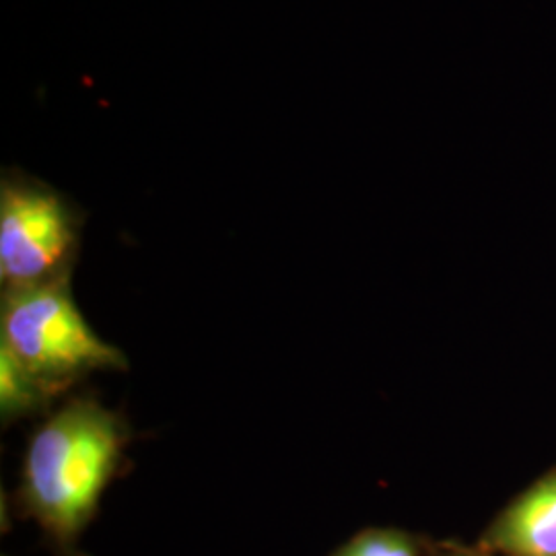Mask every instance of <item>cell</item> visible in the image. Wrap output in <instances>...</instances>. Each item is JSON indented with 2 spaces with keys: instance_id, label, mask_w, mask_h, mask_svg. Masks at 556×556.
<instances>
[{
  "instance_id": "5b68a950",
  "label": "cell",
  "mask_w": 556,
  "mask_h": 556,
  "mask_svg": "<svg viewBox=\"0 0 556 556\" xmlns=\"http://www.w3.org/2000/svg\"><path fill=\"white\" fill-rule=\"evenodd\" d=\"M52 394L34 378L17 358L0 346V413L4 418L23 417L41 404H46Z\"/></svg>"
},
{
  "instance_id": "277c9868",
  "label": "cell",
  "mask_w": 556,
  "mask_h": 556,
  "mask_svg": "<svg viewBox=\"0 0 556 556\" xmlns=\"http://www.w3.org/2000/svg\"><path fill=\"white\" fill-rule=\"evenodd\" d=\"M495 544L514 556H556V475L517 498L495 528Z\"/></svg>"
},
{
  "instance_id": "8992f818",
  "label": "cell",
  "mask_w": 556,
  "mask_h": 556,
  "mask_svg": "<svg viewBox=\"0 0 556 556\" xmlns=\"http://www.w3.org/2000/svg\"><path fill=\"white\" fill-rule=\"evenodd\" d=\"M334 556H415L410 542L394 532H365Z\"/></svg>"
},
{
  "instance_id": "6da1fadb",
  "label": "cell",
  "mask_w": 556,
  "mask_h": 556,
  "mask_svg": "<svg viewBox=\"0 0 556 556\" xmlns=\"http://www.w3.org/2000/svg\"><path fill=\"white\" fill-rule=\"evenodd\" d=\"M126 431L96 400H73L29 441L21 497L41 526L71 540L93 516L116 475Z\"/></svg>"
},
{
  "instance_id": "7a4b0ae2",
  "label": "cell",
  "mask_w": 556,
  "mask_h": 556,
  "mask_svg": "<svg viewBox=\"0 0 556 556\" xmlns=\"http://www.w3.org/2000/svg\"><path fill=\"white\" fill-rule=\"evenodd\" d=\"M0 346L54 396L98 369H122L126 357L83 318L68 275L2 293Z\"/></svg>"
},
{
  "instance_id": "3957f363",
  "label": "cell",
  "mask_w": 556,
  "mask_h": 556,
  "mask_svg": "<svg viewBox=\"0 0 556 556\" xmlns=\"http://www.w3.org/2000/svg\"><path fill=\"white\" fill-rule=\"evenodd\" d=\"M80 215L40 179L4 169L0 181V280L4 289L64 277L77 256Z\"/></svg>"
}]
</instances>
